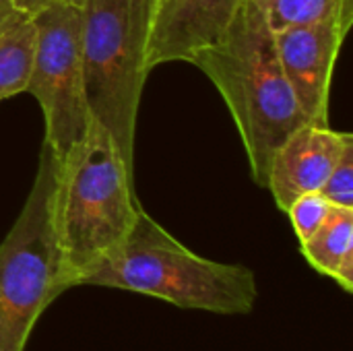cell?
I'll list each match as a JSON object with an SVG mask.
<instances>
[{
  "instance_id": "obj_16",
  "label": "cell",
  "mask_w": 353,
  "mask_h": 351,
  "mask_svg": "<svg viewBox=\"0 0 353 351\" xmlns=\"http://www.w3.org/2000/svg\"><path fill=\"white\" fill-rule=\"evenodd\" d=\"M14 2L12 0H0V25L14 12Z\"/></svg>"
},
{
  "instance_id": "obj_12",
  "label": "cell",
  "mask_w": 353,
  "mask_h": 351,
  "mask_svg": "<svg viewBox=\"0 0 353 351\" xmlns=\"http://www.w3.org/2000/svg\"><path fill=\"white\" fill-rule=\"evenodd\" d=\"M273 31L325 19L353 23V0H254Z\"/></svg>"
},
{
  "instance_id": "obj_17",
  "label": "cell",
  "mask_w": 353,
  "mask_h": 351,
  "mask_svg": "<svg viewBox=\"0 0 353 351\" xmlns=\"http://www.w3.org/2000/svg\"><path fill=\"white\" fill-rule=\"evenodd\" d=\"M64 2H70V4H77V6H81V2H83V0H64Z\"/></svg>"
},
{
  "instance_id": "obj_1",
  "label": "cell",
  "mask_w": 353,
  "mask_h": 351,
  "mask_svg": "<svg viewBox=\"0 0 353 351\" xmlns=\"http://www.w3.org/2000/svg\"><path fill=\"white\" fill-rule=\"evenodd\" d=\"M188 62L221 93L244 143L252 180L265 188L275 151L310 124L281 68L265 12L254 0H244L223 33Z\"/></svg>"
},
{
  "instance_id": "obj_3",
  "label": "cell",
  "mask_w": 353,
  "mask_h": 351,
  "mask_svg": "<svg viewBox=\"0 0 353 351\" xmlns=\"http://www.w3.org/2000/svg\"><path fill=\"white\" fill-rule=\"evenodd\" d=\"M81 285L134 292L215 314H248L259 296L248 267L194 254L143 209L124 242Z\"/></svg>"
},
{
  "instance_id": "obj_13",
  "label": "cell",
  "mask_w": 353,
  "mask_h": 351,
  "mask_svg": "<svg viewBox=\"0 0 353 351\" xmlns=\"http://www.w3.org/2000/svg\"><path fill=\"white\" fill-rule=\"evenodd\" d=\"M331 203L321 194V192H308L298 197L290 207H288V217L296 230V236L302 242H306L327 219L331 211Z\"/></svg>"
},
{
  "instance_id": "obj_15",
  "label": "cell",
  "mask_w": 353,
  "mask_h": 351,
  "mask_svg": "<svg viewBox=\"0 0 353 351\" xmlns=\"http://www.w3.org/2000/svg\"><path fill=\"white\" fill-rule=\"evenodd\" d=\"M14 2V8L21 10V12H27V14H37L39 10L48 8L50 4H54L56 0H12Z\"/></svg>"
},
{
  "instance_id": "obj_10",
  "label": "cell",
  "mask_w": 353,
  "mask_h": 351,
  "mask_svg": "<svg viewBox=\"0 0 353 351\" xmlns=\"http://www.w3.org/2000/svg\"><path fill=\"white\" fill-rule=\"evenodd\" d=\"M304 259L321 275L353 292V209L331 207L325 223L300 244Z\"/></svg>"
},
{
  "instance_id": "obj_4",
  "label": "cell",
  "mask_w": 353,
  "mask_h": 351,
  "mask_svg": "<svg viewBox=\"0 0 353 351\" xmlns=\"http://www.w3.org/2000/svg\"><path fill=\"white\" fill-rule=\"evenodd\" d=\"M153 0H83L81 50L91 118L134 168V132L145 79Z\"/></svg>"
},
{
  "instance_id": "obj_7",
  "label": "cell",
  "mask_w": 353,
  "mask_h": 351,
  "mask_svg": "<svg viewBox=\"0 0 353 351\" xmlns=\"http://www.w3.org/2000/svg\"><path fill=\"white\" fill-rule=\"evenodd\" d=\"M350 29L343 19H325L275 31L281 68L310 124L329 126L333 68Z\"/></svg>"
},
{
  "instance_id": "obj_5",
  "label": "cell",
  "mask_w": 353,
  "mask_h": 351,
  "mask_svg": "<svg viewBox=\"0 0 353 351\" xmlns=\"http://www.w3.org/2000/svg\"><path fill=\"white\" fill-rule=\"evenodd\" d=\"M56 174L58 159L43 143L29 197L0 242V351H25L39 317L68 292L54 228Z\"/></svg>"
},
{
  "instance_id": "obj_9",
  "label": "cell",
  "mask_w": 353,
  "mask_h": 351,
  "mask_svg": "<svg viewBox=\"0 0 353 351\" xmlns=\"http://www.w3.org/2000/svg\"><path fill=\"white\" fill-rule=\"evenodd\" d=\"M352 141L350 132H337L321 124H304L298 128L275 151L269 166L265 188L271 190L277 207L285 213L298 197L321 192Z\"/></svg>"
},
{
  "instance_id": "obj_2",
  "label": "cell",
  "mask_w": 353,
  "mask_h": 351,
  "mask_svg": "<svg viewBox=\"0 0 353 351\" xmlns=\"http://www.w3.org/2000/svg\"><path fill=\"white\" fill-rule=\"evenodd\" d=\"M139 211L132 172L110 132L91 120L85 139L58 161L54 188V228L68 290L124 242Z\"/></svg>"
},
{
  "instance_id": "obj_18",
  "label": "cell",
  "mask_w": 353,
  "mask_h": 351,
  "mask_svg": "<svg viewBox=\"0 0 353 351\" xmlns=\"http://www.w3.org/2000/svg\"><path fill=\"white\" fill-rule=\"evenodd\" d=\"M153 2H157V0H153Z\"/></svg>"
},
{
  "instance_id": "obj_6",
  "label": "cell",
  "mask_w": 353,
  "mask_h": 351,
  "mask_svg": "<svg viewBox=\"0 0 353 351\" xmlns=\"http://www.w3.org/2000/svg\"><path fill=\"white\" fill-rule=\"evenodd\" d=\"M33 25L35 43L27 91L39 101L46 118L43 143L60 161L85 139L93 120L85 95L81 6L56 0L33 14Z\"/></svg>"
},
{
  "instance_id": "obj_11",
  "label": "cell",
  "mask_w": 353,
  "mask_h": 351,
  "mask_svg": "<svg viewBox=\"0 0 353 351\" xmlns=\"http://www.w3.org/2000/svg\"><path fill=\"white\" fill-rule=\"evenodd\" d=\"M33 17L14 10L0 25V101L27 91L33 64Z\"/></svg>"
},
{
  "instance_id": "obj_14",
  "label": "cell",
  "mask_w": 353,
  "mask_h": 351,
  "mask_svg": "<svg viewBox=\"0 0 353 351\" xmlns=\"http://www.w3.org/2000/svg\"><path fill=\"white\" fill-rule=\"evenodd\" d=\"M321 194L333 207L353 209V141L343 149L339 161L335 163L327 182L323 184Z\"/></svg>"
},
{
  "instance_id": "obj_8",
  "label": "cell",
  "mask_w": 353,
  "mask_h": 351,
  "mask_svg": "<svg viewBox=\"0 0 353 351\" xmlns=\"http://www.w3.org/2000/svg\"><path fill=\"white\" fill-rule=\"evenodd\" d=\"M244 0H157L153 2L145 66L190 60L211 46Z\"/></svg>"
}]
</instances>
